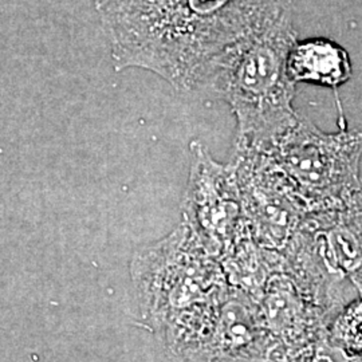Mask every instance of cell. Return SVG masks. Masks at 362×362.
Masks as SVG:
<instances>
[{
	"label": "cell",
	"instance_id": "obj_1",
	"mask_svg": "<svg viewBox=\"0 0 362 362\" xmlns=\"http://www.w3.org/2000/svg\"><path fill=\"white\" fill-rule=\"evenodd\" d=\"M293 0H95L116 71L141 69L194 94L208 66Z\"/></svg>",
	"mask_w": 362,
	"mask_h": 362
},
{
	"label": "cell",
	"instance_id": "obj_2",
	"mask_svg": "<svg viewBox=\"0 0 362 362\" xmlns=\"http://www.w3.org/2000/svg\"><path fill=\"white\" fill-rule=\"evenodd\" d=\"M297 42L293 7L215 58L194 94L221 101L236 119L235 149L264 152L297 122L296 82L287 69Z\"/></svg>",
	"mask_w": 362,
	"mask_h": 362
},
{
	"label": "cell",
	"instance_id": "obj_3",
	"mask_svg": "<svg viewBox=\"0 0 362 362\" xmlns=\"http://www.w3.org/2000/svg\"><path fill=\"white\" fill-rule=\"evenodd\" d=\"M264 152L300 196L324 199L362 189V129L325 133L299 115L297 122Z\"/></svg>",
	"mask_w": 362,
	"mask_h": 362
},
{
	"label": "cell",
	"instance_id": "obj_4",
	"mask_svg": "<svg viewBox=\"0 0 362 362\" xmlns=\"http://www.w3.org/2000/svg\"><path fill=\"white\" fill-rule=\"evenodd\" d=\"M189 179L187 188L188 211L207 233L218 230L216 220L227 208L233 207L239 188L233 163L216 161L207 148L194 140L189 144Z\"/></svg>",
	"mask_w": 362,
	"mask_h": 362
},
{
	"label": "cell",
	"instance_id": "obj_5",
	"mask_svg": "<svg viewBox=\"0 0 362 362\" xmlns=\"http://www.w3.org/2000/svg\"><path fill=\"white\" fill-rule=\"evenodd\" d=\"M287 69L291 79L337 89L351 78L348 52L336 42L325 38L297 40L293 46Z\"/></svg>",
	"mask_w": 362,
	"mask_h": 362
}]
</instances>
